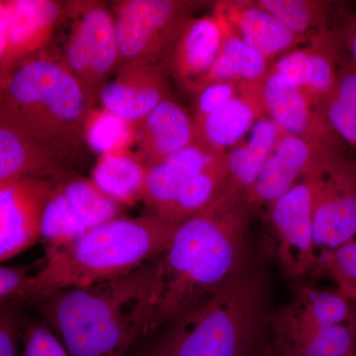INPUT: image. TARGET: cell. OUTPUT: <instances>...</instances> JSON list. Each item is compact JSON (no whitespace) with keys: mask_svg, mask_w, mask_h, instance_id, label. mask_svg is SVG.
<instances>
[{"mask_svg":"<svg viewBox=\"0 0 356 356\" xmlns=\"http://www.w3.org/2000/svg\"><path fill=\"white\" fill-rule=\"evenodd\" d=\"M252 213L245 195L229 191L178 225L170 247L154 259L145 337L209 298L242 266L250 252Z\"/></svg>","mask_w":356,"mask_h":356,"instance_id":"cell-1","label":"cell"},{"mask_svg":"<svg viewBox=\"0 0 356 356\" xmlns=\"http://www.w3.org/2000/svg\"><path fill=\"white\" fill-rule=\"evenodd\" d=\"M154 262L114 280L58 290L28 304L70 356H125L146 334Z\"/></svg>","mask_w":356,"mask_h":356,"instance_id":"cell-2","label":"cell"},{"mask_svg":"<svg viewBox=\"0 0 356 356\" xmlns=\"http://www.w3.org/2000/svg\"><path fill=\"white\" fill-rule=\"evenodd\" d=\"M270 281L252 252L209 298L172 323L165 356H259L269 341Z\"/></svg>","mask_w":356,"mask_h":356,"instance_id":"cell-3","label":"cell"},{"mask_svg":"<svg viewBox=\"0 0 356 356\" xmlns=\"http://www.w3.org/2000/svg\"><path fill=\"white\" fill-rule=\"evenodd\" d=\"M177 226L153 213L116 218L72 242L44 248L25 303L49 293L120 277L158 259Z\"/></svg>","mask_w":356,"mask_h":356,"instance_id":"cell-4","label":"cell"},{"mask_svg":"<svg viewBox=\"0 0 356 356\" xmlns=\"http://www.w3.org/2000/svg\"><path fill=\"white\" fill-rule=\"evenodd\" d=\"M92 106L62 63L35 54L0 77V125L63 161L86 139Z\"/></svg>","mask_w":356,"mask_h":356,"instance_id":"cell-5","label":"cell"},{"mask_svg":"<svg viewBox=\"0 0 356 356\" xmlns=\"http://www.w3.org/2000/svg\"><path fill=\"white\" fill-rule=\"evenodd\" d=\"M200 2L126 0L117 6L115 29L122 65L163 67Z\"/></svg>","mask_w":356,"mask_h":356,"instance_id":"cell-6","label":"cell"},{"mask_svg":"<svg viewBox=\"0 0 356 356\" xmlns=\"http://www.w3.org/2000/svg\"><path fill=\"white\" fill-rule=\"evenodd\" d=\"M318 177H307L267 205L273 242L269 252L292 280L318 274L320 261L314 245L313 213Z\"/></svg>","mask_w":356,"mask_h":356,"instance_id":"cell-7","label":"cell"},{"mask_svg":"<svg viewBox=\"0 0 356 356\" xmlns=\"http://www.w3.org/2000/svg\"><path fill=\"white\" fill-rule=\"evenodd\" d=\"M123 205L102 193L92 180L65 175L54 185L42 218L44 248L76 240L89 229L121 217Z\"/></svg>","mask_w":356,"mask_h":356,"instance_id":"cell-8","label":"cell"},{"mask_svg":"<svg viewBox=\"0 0 356 356\" xmlns=\"http://www.w3.org/2000/svg\"><path fill=\"white\" fill-rule=\"evenodd\" d=\"M79 13L62 65L93 105L121 64L120 54L114 16L105 6L86 4Z\"/></svg>","mask_w":356,"mask_h":356,"instance_id":"cell-9","label":"cell"},{"mask_svg":"<svg viewBox=\"0 0 356 356\" xmlns=\"http://www.w3.org/2000/svg\"><path fill=\"white\" fill-rule=\"evenodd\" d=\"M355 318L351 302L339 290L301 286L289 302L271 314L269 346L276 356H293L318 332Z\"/></svg>","mask_w":356,"mask_h":356,"instance_id":"cell-10","label":"cell"},{"mask_svg":"<svg viewBox=\"0 0 356 356\" xmlns=\"http://www.w3.org/2000/svg\"><path fill=\"white\" fill-rule=\"evenodd\" d=\"M341 159L334 149L282 133L257 181L245 194V200L254 212L304 178L325 175Z\"/></svg>","mask_w":356,"mask_h":356,"instance_id":"cell-11","label":"cell"},{"mask_svg":"<svg viewBox=\"0 0 356 356\" xmlns=\"http://www.w3.org/2000/svg\"><path fill=\"white\" fill-rule=\"evenodd\" d=\"M60 178L25 177L0 184V262L41 241L44 205Z\"/></svg>","mask_w":356,"mask_h":356,"instance_id":"cell-12","label":"cell"},{"mask_svg":"<svg viewBox=\"0 0 356 356\" xmlns=\"http://www.w3.org/2000/svg\"><path fill=\"white\" fill-rule=\"evenodd\" d=\"M313 234L318 257L356 238V165L341 159L318 177Z\"/></svg>","mask_w":356,"mask_h":356,"instance_id":"cell-13","label":"cell"},{"mask_svg":"<svg viewBox=\"0 0 356 356\" xmlns=\"http://www.w3.org/2000/svg\"><path fill=\"white\" fill-rule=\"evenodd\" d=\"M264 114L283 133L334 149V131L299 89L269 70L261 84Z\"/></svg>","mask_w":356,"mask_h":356,"instance_id":"cell-14","label":"cell"},{"mask_svg":"<svg viewBox=\"0 0 356 356\" xmlns=\"http://www.w3.org/2000/svg\"><path fill=\"white\" fill-rule=\"evenodd\" d=\"M170 97L165 70L153 65L126 64L102 88L103 109L128 123H139Z\"/></svg>","mask_w":356,"mask_h":356,"instance_id":"cell-15","label":"cell"},{"mask_svg":"<svg viewBox=\"0 0 356 356\" xmlns=\"http://www.w3.org/2000/svg\"><path fill=\"white\" fill-rule=\"evenodd\" d=\"M213 11L228 23L238 38L273 63L277 56L310 39L289 31L257 1H220Z\"/></svg>","mask_w":356,"mask_h":356,"instance_id":"cell-16","label":"cell"},{"mask_svg":"<svg viewBox=\"0 0 356 356\" xmlns=\"http://www.w3.org/2000/svg\"><path fill=\"white\" fill-rule=\"evenodd\" d=\"M225 154V152L214 151L194 142L165 161L149 166L143 200L149 212L165 221L168 211L184 185Z\"/></svg>","mask_w":356,"mask_h":356,"instance_id":"cell-17","label":"cell"},{"mask_svg":"<svg viewBox=\"0 0 356 356\" xmlns=\"http://www.w3.org/2000/svg\"><path fill=\"white\" fill-rule=\"evenodd\" d=\"M222 42L216 14L192 18L180 35L166 67L193 93L219 55Z\"/></svg>","mask_w":356,"mask_h":356,"instance_id":"cell-18","label":"cell"},{"mask_svg":"<svg viewBox=\"0 0 356 356\" xmlns=\"http://www.w3.org/2000/svg\"><path fill=\"white\" fill-rule=\"evenodd\" d=\"M261 83L241 84V92L214 113L194 121L195 140L218 152L234 147L266 116L261 102Z\"/></svg>","mask_w":356,"mask_h":356,"instance_id":"cell-19","label":"cell"},{"mask_svg":"<svg viewBox=\"0 0 356 356\" xmlns=\"http://www.w3.org/2000/svg\"><path fill=\"white\" fill-rule=\"evenodd\" d=\"M194 140L193 119L179 103L168 97L140 122L137 156L149 168L191 146Z\"/></svg>","mask_w":356,"mask_h":356,"instance_id":"cell-20","label":"cell"},{"mask_svg":"<svg viewBox=\"0 0 356 356\" xmlns=\"http://www.w3.org/2000/svg\"><path fill=\"white\" fill-rule=\"evenodd\" d=\"M9 2L8 44L1 77L20 60L35 55L47 43L60 16V6L49 0Z\"/></svg>","mask_w":356,"mask_h":356,"instance_id":"cell-21","label":"cell"},{"mask_svg":"<svg viewBox=\"0 0 356 356\" xmlns=\"http://www.w3.org/2000/svg\"><path fill=\"white\" fill-rule=\"evenodd\" d=\"M282 133L271 119L261 117L250 129L248 139L226 153L229 191L245 195L252 188Z\"/></svg>","mask_w":356,"mask_h":356,"instance_id":"cell-22","label":"cell"},{"mask_svg":"<svg viewBox=\"0 0 356 356\" xmlns=\"http://www.w3.org/2000/svg\"><path fill=\"white\" fill-rule=\"evenodd\" d=\"M213 13L222 25V46L214 65L198 84L194 95L206 84L213 83H261L268 74L273 63L238 38L228 23L219 14Z\"/></svg>","mask_w":356,"mask_h":356,"instance_id":"cell-23","label":"cell"},{"mask_svg":"<svg viewBox=\"0 0 356 356\" xmlns=\"http://www.w3.org/2000/svg\"><path fill=\"white\" fill-rule=\"evenodd\" d=\"M62 161L48 149L0 125V184L25 177H62Z\"/></svg>","mask_w":356,"mask_h":356,"instance_id":"cell-24","label":"cell"},{"mask_svg":"<svg viewBox=\"0 0 356 356\" xmlns=\"http://www.w3.org/2000/svg\"><path fill=\"white\" fill-rule=\"evenodd\" d=\"M147 166L125 152L102 154L92 172L93 184L121 205H130L144 196Z\"/></svg>","mask_w":356,"mask_h":356,"instance_id":"cell-25","label":"cell"},{"mask_svg":"<svg viewBox=\"0 0 356 356\" xmlns=\"http://www.w3.org/2000/svg\"><path fill=\"white\" fill-rule=\"evenodd\" d=\"M229 191V178L225 154L184 185L168 211L165 221L178 226L209 208Z\"/></svg>","mask_w":356,"mask_h":356,"instance_id":"cell-26","label":"cell"},{"mask_svg":"<svg viewBox=\"0 0 356 356\" xmlns=\"http://www.w3.org/2000/svg\"><path fill=\"white\" fill-rule=\"evenodd\" d=\"M304 47L308 60V83L303 95L317 108L336 86V49L332 35L325 30L312 35Z\"/></svg>","mask_w":356,"mask_h":356,"instance_id":"cell-27","label":"cell"},{"mask_svg":"<svg viewBox=\"0 0 356 356\" xmlns=\"http://www.w3.org/2000/svg\"><path fill=\"white\" fill-rule=\"evenodd\" d=\"M322 105L332 131L356 147V69L337 76L336 86Z\"/></svg>","mask_w":356,"mask_h":356,"instance_id":"cell-28","label":"cell"},{"mask_svg":"<svg viewBox=\"0 0 356 356\" xmlns=\"http://www.w3.org/2000/svg\"><path fill=\"white\" fill-rule=\"evenodd\" d=\"M257 3L275 16L289 31L310 38L324 24L325 3L316 0H259Z\"/></svg>","mask_w":356,"mask_h":356,"instance_id":"cell-29","label":"cell"},{"mask_svg":"<svg viewBox=\"0 0 356 356\" xmlns=\"http://www.w3.org/2000/svg\"><path fill=\"white\" fill-rule=\"evenodd\" d=\"M131 125L106 110L91 112L86 122V140L102 154L125 152L133 139Z\"/></svg>","mask_w":356,"mask_h":356,"instance_id":"cell-30","label":"cell"},{"mask_svg":"<svg viewBox=\"0 0 356 356\" xmlns=\"http://www.w3.org/2000/svg\"><path fill=\"white\" fill-rule=\"evenodd\" d=\"M355 318L318 332L293 356H355Z\"/></svg>","mask_w":356,"mask_h":356,"instance_id":"cell-31","label":"cell"},{"mask_svg":"<svg viewBox=\"0 0 356 356\" xmlns=\"http://www.w3.org/2000/svg\"><path fill=\"white\" fill-rule=\"evenodd\" d=\"M21 346V356H70L64 344L42 318H22Z\"/></svg>","mask_w":356,"mask_h":356,"instance_id":"cell-32","label":"cell"},{"mask_svg":"<svg viewBox=\"0 0 356 356\" xmlns=\"http://www.w3.org/2000/svg\"><path fill=\"white\" fill-rule=\"evenodd\" d=\"M318 273L331 276L337 287L356 283V238L318 257Z\"/></svg>","mask_w":356,"mask_h":356,"instance_id":"cell-33","label":"cell"},{"mask_svg":"<svg viewBox=\"0 0 356 356\" xmlns=\"http://www.w3.org/2000/svg\"><path fill=\"white\" fill-rule=\"evenodd\" d=\"M41 264L42 259L28 266H0V303L8 301L25 303L33 278Z\"/></svg>","mask_w":356,"mask_h":356,"instance_id":"cell-34","label":"cell"},{"mask_svg":"<svg viewBox=\"0 0 356 356\" xmlns=\"http://www.w3.org/2000/svg\"><path fill=\"white\" fill-rule=\"evenodd\" d=\"M21 301L0 303V356H21Z\"/></svg>","mask_w":356,"mask_h":356,"instance_id":"cell-35","label":"cell"},{"mask_svg":"<svg viewBox=\"0 0 356 356\" xmlns=\"http://www.w3.org/2000/svg\"><path fill=\"white\" fill-rule=\"evenodd\" d=\"M241 92V84L213 83L196 91V115L194 121L214 113Z\"/></svg>","mask_w":356,"mask_h":356,"instance_id":"cell-36","label":"cell"},{"mask_svg":"<svg viewBox=\"0 0 356 356\" xmlns=\"http://www.w3.org/2000/svg\"><path fill=\"white\" fill-rule=\"evenodd\" d=\"M270 70L303 93L308 83V60L305 49L304 47L298 50L294 49L280 56L273 62Z\"/></svg>","mask_w":356,"mask_h":356,"instance_id":"cell-37","label":"cell"},{"mask_svg":"<svg viewBox=\"0 0 356 356\" xmlns=\"http://www.w3.org/2000/svg\"><path fill=\"white\" fill-rule=\"evenodd\" d=\"M9 20L10 9L8 1H0V76L6 60L7 44H8Z\"/></svg>","mask_w":356,"mask_h":356,"instance_id":"cell-38","label":"cell"},{"mask_svg":"<svg viewBox=\"0 0 356 356\" xmlns=\"http://www.w3.org/2000/svg\"><path fill=\"white\" fill-rule=\"evenodd\" d=\"M339 291L350 302H356V283L353 284L343 285L339 287Z\"/></svg>","mask_w":356,"mask_h":356,"instance_id":"cell-39","label":"cell"},{"mask_svg":"<svg viewBox=\"0 0 356 356\" xmlns=\"http://www.w3.org/2000/svg\"><path fill=\"white\" fill-rule=\"evenodd\" d=\"M351 54H353V60L356 65V29L353 33V39H351Z\"/></svg>","mask_w":356,"mask_h":356,"instance_id":"cell-40","label":"cell"},{"mask_svg":"<svg viewBox=\"0 0 356 356\" xmlns=\"http://www.w3.org/2000/svg\"><path fill=\"white\" fill-rule=\"evenodd\" d=\"M144 356H165V353H163V350H161V346H158L156 348H154L151 353H147V355Z\"/></svg>","mask_w":356,"mask_h":356,"instance_id":"cell-41","label":"cell"},{"mask_svg":"<svg viewBox=\"0 0 356 356\" xmlns=\"http://www.w3.org/2000/svg\"><path fill=\"white\" fill-rule=\"evenodd\" d=\"M259 356H276L274 355V353L273 350H271L270 346H269V341L268 343L266 344V348L262 350Z\"/></svg>","mask_w":356,"mask_h":356,"instance_id":"cell-42","label":"cell"},{"mask_svg":"<svg viewBox=\"0 0 356 356\" xmlns=\"http://www.w3.org/2000/svg\"><path fill=\"white\" fill-rule=\"evenodd\" d=\"M351 303H355L356 304V302H351ZM355 309V321H356V309L355 308H353ZM355 355H356V346H355Z\"/></svg>","mask_w":356,"mask_h":356,"instance_id":"cell-43","label":"cell"},{"mask_svg":"<svg viewBox=\"0 0 356 356\" xmlns=\"http://www.w3.org/2000/svg\"><path fill=\"white\" fill-rule=\"evenodd\" d=\"M355 356H356V355H355Z\"/></svg>","mask_w":356,"mask_h":356,"instance_id":"cell-44","label":"cell"}]
</instances>
